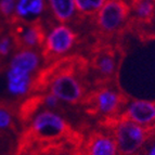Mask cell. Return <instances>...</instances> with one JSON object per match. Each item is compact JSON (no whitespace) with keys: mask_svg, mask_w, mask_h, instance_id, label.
Here are the masks:
<instances>
[{"mask_svg":"<svg viewBox=\"0 0 155 155\" xmlns=\"http://www.w3.org/2000/svg\"><path fill=\"white\" fill-rule=\"evenodd\" d=\"M111 132L118 147L119 155H138L144 150L151 134L147 129L123 116L112 120Z\"/></svg>","mask_w":155,"mask_h":155,"instance_id":"cell-1","label":"cell"},{"mask_svg":"<svg viewBox=\"0 0 155 155\" xmlns=\"http://www.w3.org/2000/svg\"><path fill=\"white\" fill-rule=\"evenodd\" d=\"M92 18L100 34L115 35L122 31L131 18L130 2L128 0H106Z\"/></svg>","mask_w":155,"mask_h":155,"instance_id":"cell-2","label":"cell"},{"mask_svg":"<svg viewBox=\"0 0 155 155\" xmlns=\"http://www.w3.org/2000/svg\"><path fill=\"white\" fill-rule=\"evenodd\" d=\"M78 35L71 24L53 23L45 29L42 54L50 59H60L68 54L77 44Z\"/></svg>","mask_w":155,"mask_h":155,"instance_id":"cell-3","label":"cell"},{"mask_svg":"<svg viewBox=\"0 0 155 155\" xmlns=\"http://www.w3.org/2000/svg\"><path fill=\"white\" fill-rule=\"evenodd\" d=\"M47 91L55 96L61 103L74 105L85 98L86 90L83 81L70 70L54 73L47 84Z\"/></svg>","mask_w":155,"mask_h":155,"instance_id":"cell-4","label":"cell"},{"mask_svg":"<svg viewBox=\"0 0 155 155\" xmlns=\"http://www.w3.org/2000/svg\"><path fill=\"white\" fill-rule=\"evenodd\" d=\"M125 102L122 91L110 85L97 88L89 97V105L93 113L107 120H114L122 115Z\"/></svg>","mask_w":155,"mask_h":155,"instance_id":"cell-5","label":"cell"},{"mask_svg":"<svg viewBox=\"0 0 155 155\" xmlns=\"http://www.w3.org/2000/svg\"><path fill=\"white\" fill-rule=\"evenodd\" d=\"M29 128L37 138L48 140L64 136L68 130V125L65 117L57 110L42 107L33 115Z\"/></svg>","mask_w":155,"mask_h":155,"instance_id":"cell-6","label":"cell"},{"mask_svg":"<svg viewBox=\"0 0 155 155\" xmlns=\"http://www.w3.org/2000/svg\"><path fill=\"white\" fill-rule=\"evenodd\" d=\"M120 116L140 125L149 131H155V100L132 98L126 101Z\"/></svg>","mask_w":155,"mask_h":155,"instance_id":"cell-7","label":"cell"},{"mask_svg":"<svg viewBox=\"0 0 155 155\" xmlns=\"http://www.w3.org/2000/svg\"><path fill=\"white\" fill-rule=\"evenodd\" d=\"M34 76L18 67L9 66L5 72V88L8 93L14 98L27 96L35 84Z\"/></svg>","mask_w":155,"mask_h":155,"instance_id":"cell-8","label":"cell"},{"mask_svg":"<svg viewBox=\"0 0 155 155\" xmlns=\"http://www.w3.org/2000/svg\"><path fill=\"white\" fill-rule=\"evenodd\" d=\"M47 12V0H15L14 18L18 23H39Z\"/></svg>","mask_w":155,"mask_h":155,"instance_id":"cell-9","label":"cell"},{"mask_svg":"<svg viewBox=\"0 0 155 155\" xmlns=\"http://www.w3.org/2000/svg\"><path fill=\"white\" fill-rule=\"evenodd\" d=\"M14 35L16 45L20 48L39 49L42 47L45 28L39 23H20Z\"/></svg>","mask_w":155,"mask_h":155,"instance_id":"cell-10","label":"cell"},{"mask_svg":"<svg viewBox=\"0 0 155 155\" xmlns=\"http://www.w3.org/2000/svg\"><path fill=\"white\" fill-rule=\"evenodd\" d=\"M45 55L38 49L18 48L12 54L9 66L18 67L20 70L35 75L42 66Z\"/></svg>","mask_w":155,"mask_h":155,"instance_id":"cell-11","label":"cell"},{"mask_svg":"<svg viewBox=\"0 0 155 155\" xmlns=\"http://www.w3.org/2000/svg\"><path fill=\"white\" fill-rule=\"evenodd\" d=\"M86 155H119L118 147L112 132H97L88 139Z\"/></svg>","mask_w":155,"mask_h":155,"instance_id":"cell-12","label":"cell"},{"mask_svg":"<svg viewBox=\"0 0 155 155\" xmlns=\"http://www.w3.org/2000/svg\"><path fill=\"white\" fill-rule=\"evenodd\" d=\"M47 7L55 23L71 24L78 18L74 0H47Z\"/></svg>","mask_w":155,"mask_h":155,"instance_id":"cell-13","label":"cell"},{"mask_svg":"<svg viewBox=\"0 0 155 155\" xmlns=\"http://www.w3.org/2000/svg\"><path fill=\"white\" fill-rule=\"evenodd\" d=\"M93 68L97 75L103 79H111L118 70V59L111 50L98 52L93 60Z\"/></svg>","mask_w":155,"mask_h":155,"instance_id":"cell-14","label":"cell"},{"mask_svg":"<svg viewBox=\"0 0 155 155\" xmlns=\"http://www.w3.org/2000/svg\"><path fill=\"white\" fill-rule=\"evenodd\" d=\"M155 2L147 0L130 1V16L140 23H149L154 18Z\"/></svg>","mask_w":155,"mask_h":155,"instance_id":"cell-15","label":"cell"},{"mask_svg":"<svg viewBox=\"0 0 155 155\" xmlns=\"http://www.w3.org/2000/svg\"><path fill=\"white\" fill-rule=\"evenodd\" d=\"M78 18H92L106 0H74Z\"/></svg>","mask_w":155,"mask_h":155,"instance_id":"cell-16","label":"cell"},{"mask_svg":"<svg viewBox=\"0 0 155 155\" xmlns=\"http://www.w3.org/2000/svg\"><path fill=\"white\" fill-rule=\"evenodd\" d=\"M16 45L15 39L13 36H5L0 37V57H8L12 53L14 46Z\"/></svg>","mask_w":155,"mask_h":155,"instance_id":"cell-17","label":"cell"},{"mask_svg":"<svg viewBox=\"0 0 155 155\" xmlns=\"http://www.w3.org/2000/svg\"><path fill=\"white\" fill-rule=\"evenodd\" d=\"M14 123L13 113L5 106H0V130L9 129Z\"/></svg>","mask_w":155,"mask_h":155,"instance_id":"cell-18","label":"cell"},{"mask_svg":"<svg viewBox=\"0 0 155 155\" xmlns=\"http://www.w3.org/2000/svg\"><path fill=\"white\" fill-rule=\"evenodd\" d=\"M15 0H0V14L7 18H14Z\"/></svg>","mask_w":155,"mask_h":155,"instance_id":"cell-19","label":"cell"},{"mask_svg":"<svg viewBox=\"0 0 155 155\" xmlns=\"http://www.w3.org/2000/svg\"><path fill=\"white\" fill-rule=\"evenodd\" d=\"M41 104H42V107H45V109L57 110L60 104H61V102H60L59 99L55 96H53L51 92L47 91L41 98Z\"/></svg>","mask_w":155,"mask_h":155,"instance_id":"cell-20","label":"cell"},{"mask_svg":"<svg viewBox=\"0 0 155 155\" xmlns=\"http://www.w3.org/2000/svg\"><path fill=\"white\" fill-rule=\"evenodd\" d=\"M143 155H155V139L149 140V142L144 147Z\"/></svg>","mask_w":155,"mask_h":155,"instance_id":"cell-21","label":"cell"},{"mask_svg":"<svg viewBox=\"0 0 155 155\" xmlns=\"http://www.w3.org/2000/svg\"><path fill=\"white\" fill-rule=\"evenodd\" d=\"M153 68H154V72H155V52L154 54H153Z\"/></svg>","mask_w":155,"mask_h":155,"instance_id":"cell-22","label":"cell"},{"mask_svg":"<svg viewBox=\"0 0 155 155\" xmlns=\"http://www.w3.org/2000/svg\"><path fill=\"white\" fill-rule=\"evenodd\" d=\"M147 1H154L155 2V0H147Z\"/></svg>","mask_w":155,"mask_h":155,"instance_id":"cell-23","label":"cell"},{"mask_svg":"<svg viewBox=\"0 0 155 155\" xmlns=\"http://www.w3.org/2000/svg\"><path fill=\"white\" fill-rule=\"evenodd\" d=\"M128 1H129V0H128Z\"/></svg>","mask_w":155,"mask_h":155,"instance_id":"cell-24","label":"cell"}]
</instances>
